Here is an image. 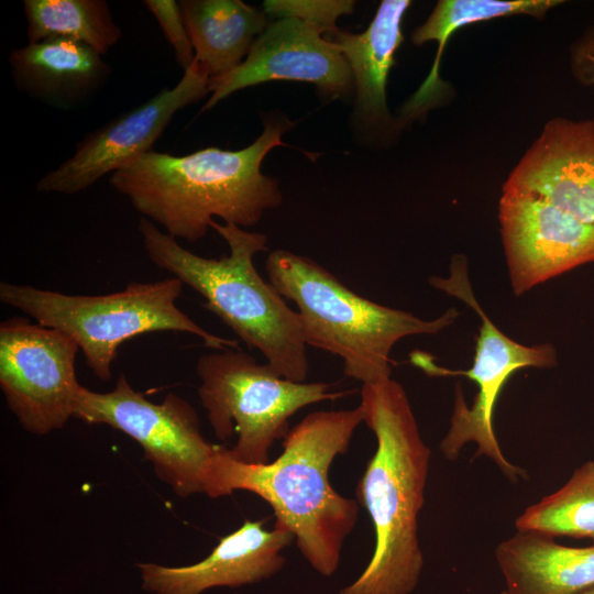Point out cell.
Listing matches in <instances>:
<instances>
[{"instance_id": "52a82bcc", "label": "cell", "mask_w": 594, "mask_h": 594, "mask_svg": "<svg viewBox=\"0 0 594 594\" xmlns=\"http://www.w3.org/2000/svg\"><path fill=\"white\" fill-rule=\"evenodd\" d=\"M198 396L215 436L229 441V454L246 464H265L277 439L288 433V420L309 405L334 400L350 392H332L329 383L294 382L270 364H260L240 349L216 350L196 363Z\"/></svg>"}, {"instance_id": "8fae6325", "label": "cell", "mask_w": 594, "mask_h": 594, "mask_svg": "<svg viewBox=\"0 0 594 594\" xmlns=\"http://www.w3.org/2000/svg\"><path fill=\"white\" fill-rule=\"evenodd\" d=\"M209 75L196 61L173 88H164L141 105L87 133L70 157L36 183L40 193L74 195L152 151L176 112L204 99Z\"/></svg>"}, {"instance_id": "484cf974", "label": "cell", "mask_w": 594, "mask_h": 594, "mask_svg": "<svg viewBox=\"0 0 594 594\" xmlns=\"http://www.w3.org/2000/svg\"><path fill=\"white\" fill-rule=\"evenodd\" d=\"M579 594H594V586H592V587H590V588H587V590H585V591H583V592H581Z\"/></svg>"}, {"instance_id": "d4e9b609", "label": "cell", "mask_w": 594, "mask_h": 594, "mask_svg": "<svg viewBox=\"0 0 594 594\" xmlns=\"http://www.w3.org/2000/svg\"><path fill=\"white\" fill-rule=\"evenodd\" d=\"M573 67L583 82L594 85V34H587L575 47Z\"/></svg>"}, {"instance_id": "4316f807", "label": "cell", "mask_w": 594, "mask_h": 594, "mask_svg": "<svg viewBox=\"0 0 594 594\" xmlns=\"http://www.w3.org/2000/svg\"><path fill=\"white\" fill-rule=\"evenodd\" d=\"M501 594H508V593H507L506 590H505V591H503Z\"/></svg>"}, {"instance_id": "4fadbf2b", "label": "cell", "mask_w": 594, "mask_h": 594, "mask_svg": "<svg viewBox=\"0 0 594 594\" xmlns=\"http://www.w3.org/2000/svg\"><path fill=\"white\" fill-rule=\"evenodd\" d=\"M498 220L516 296L594 262V224L580 221L541 198L503 191Z\"/></svg>"}, {"instance_id": "2e32d148", "label": "cell", "mask_w": 594, "mask_h": 594, "mask_svg": "<svg viewBox=\"0 0 594 594\" xmlns=\"http://www.w3.org/2000/svg\"><path fill=\"white\" fill-rule=\"evenodd\" d=\"M410 6L409 0H383L365 31L337 29L324 34L340 48L351 68L355 96L352 119L358 133L377 134L394 127L386 85L404 41L402 24Z\"/></svg>"}, {"instance_id": "d6986e66", "label": "cell", "mask_w": 594, "mask_h": 594, "mask_svg": "<svg viewBox=\"0 0 594 594\" xmlns=\"http://www.w3.org/2000/svg\"><path fill=\"white\" fill-rule=\"evenodd\" d=\"M195 59L210 78L234 70L268 25L266 13L241 0H182Z\"/></svg>"}, {"instance_id": "6da1fadb", "label": "cell", "mask_w": 594, "mask_h": 594, "mask_svg": "<svg viewBox=\"0 0 594 594\" xmlns=\"http://www.w3.org/2000/svg\"><path fill=\"white\" fill-rule=\"evenodd\" d=\"M364 422L361 405L353 409L318 410L289 429L282 454L265 464L233 459L217 446L205 494L211 498L234 491L251 492L273 508L275 524L288 529L308 563L332 575L346 537L356 525L359 503L339 494L329 482V469L349 450L354 431Z\"/></svg>"}, {"instance_id": "e0dca14e", "label": "cell", "mask_w": 594, "mask_h": 594, "mask_svg": "<svg viewBox=\"0 0 594 594\" xmlns=\"http://www.w3.org/2000/svg\"><path fill=\"white\" fill-rule=\"evenodd\" d=\"M15 87L47 106L70 110L88 101L107 82L111 66L91 47L47 38L16 47L9 55Z\"/></svg>"}, {"instance_id": "5bb4252c", "label": "cell", "mask_w": 594, "mask_h": 594, "mask_svg": "<svg viewBox=\"0 0 594 594\" xmlns=\"http://www.w3.org/2000/svg\"><path fill=\"white\" fill-rule=\"evenodd\" d=\"M503 191L536 196L594 224V119H551Z\"/></svg>"}, {"instance_id": "ffe728a7", "label": "cell", "mask_w": 594, "mask_h": 594, "mask_svg": "<svg viewBox=\"0 0 594 594\" xmlns=\"http://www.w3.org/2000/svg\"><path fill=\"white\" fill-rule=\"evenodd\" d=\"M556 0H440L427 20L411 34L415 45L429 41L438 43L433 66L419 89L403 105L402 119L405 122L424 119L443 95L447 85L440 79L439 66L443 48L452 33L471 23L499 16L526 14L542 16L548 10L560 4Z\"/></svg>"}, {"instance_id": "ac0fdd59", "label": "cell", "mask_w": 594, "mask_h": 594, "mask_svg": "<svg viewBox=\"0 0 594 594\" xmlns=\"http://www.w3.org/2000/svg\"><path fill=\"white\" fill-rule=\"evenodd\" d=\"M508 594H579L594 586V544L566 547L517 531L495 551Z\"/></svg>"}, {"instance_id": "30bf717a", "label": "cell", "mask_w": 594, "mask_h": 594, "mask_svg": "<svg viewBox=\"0 0 594 594\" xmlns=\"http://www.w3.org/2000/svg\"><path fill=\"white\" fill-rule=\"evenodd\" d=\"M78 344L66 333L12 317L0 323V387L19 424L34 435L62 429L82 387Z\"/></svg>"}, {"instance_id": "44dd1931", "label": "cell", "mask_w": 594, "mask_h": 594, "mask_svg": "<svg viewBox=\"0 0 594 594\" xmlns=\"http://www.w3.org/2000/svg\"><path fill=\"white\" fill-rule=\"evenodd\" d=\"M23 8L28 43L64 38L103 55L122 35L105 0H24Z\"/></svg>"}, {"instance_id": "3957f363", "label": "cell", "mask_w": 594, "mask_h": 594, "mask_svg": "<svg viewBox=\"0 0 594 594\" xmlns=\"http://www.w3.org/2000/svg\"><path fill=\"white\" fill-rule=\"evenodd\" d=\"M360 405L377 447L355 496L373 522L375 547L365 570L339 594H409L424 566L417 529L431 451L397 381L362 385Z\"/></svg>"}, {"instance_id": "8992f818", "label": "cell", "mask_w": 594, "mask_h": 594, "mask_svg": "<svg viewBox=\"0 0 594 594\" xmlns=\"http://www.w3.org/2000/svg\"><path fill=\"white\" fill-rule=\"evenodd\" d=\"M183 287L172 276L151 283L131 282L120 292L91 296L1 282L0 300L35 322L69 336L94 375L108 381L120 345L143 333L185 332L215 351L240 349L238 340L209 332L177 307Z\"/></svg>"}, {"instance_id": "7a4b0ae2", "label": "cell", "mask_w": 594, "mask_h": 594, "mask_svg": "<svg viewBox=\"0 0 594 594\" xmlns=\"http://www.w3.org/2000/svg\"><path fill=\"white\" fill-rule=\"evenodd\" d=\"M263 122L261 135L242 150L209 146L180 156L152 150L113 172L109 184L175 239H202L215 217L253 227L283 201L278 180L261 166L272 148L286 145L282 135L296 124L280 113Z\"/></svg>"}, {"instance_id": "603a6c76", "label": "cell", "mask_w": 594, "mask_h": 594, "mask_svg": "<svg viewBox=\"0 0 594 594\" xmlns=\"http://www.w3.org/2000/svg\"><path fill=\"white\" fill-rule=\"evenodd\" d=\"M263 11L277 19L293 18L311 23L324 34L336 31L337 21L342 15L351 14L354 0H266Z\"/></svg>"}, {"instance_id": "7c38bea8", "label": "cell", "mask_w": 594, "mask_h": 594, "mask_svg": "<svg viewBox=\"0 0 594 594\" xmlns=\"http://www.w3.org/2000/svg\"><path fill=\"white\" fill-rule=\"evenodd\" d=\"M273 80L314 84L329 100L354 96L353 75L340 48L318 26L286 18L268 23L234 70L209 79L201 112L241 89Z\"/></svg>"}, {"instance_id": "cb8c5ba5", "label": "cell", "mask_w": 594, "mask_h": 594, "mask_svg": "<svg viewBox=\"0 0 594 594\" xmlns=\"http://www.w3.org/2000/svg\"><path fill=\"white\" fill-rule=\"evenodd\" d=\"M144 7L156 19L175 59L185 72L195 59L194 48L183 19L179 2L175 0H144Z\"/></svg>"}, {"instance_id": "9c48e42d", "label": "cell", "mask_w": 594, "mask_h": 594, "mask_svg": "<svg viewBox=\"0 0 594 594\" xmlns=\"http://www.w3.org/2000/svg\"><path fill=\"white\" fill-rule=\"evenodd\" d=\"M74 417L88 425L110 426L135 440L157 477L177 496L205 493L218 444L204 438L195 408L175 393L152 403L121 374L110 392L82 386Z\"/></svg>"}, {"instance_id": "9a60e30c", "label": "cell", "mask_w": 594, "mask_h": 594, "mask_svg": "<svg viewBox=\"0 0 594 594\" xmlns=\"http://www.w3.org/2000/svg\"><path fill=\"white\" fill-rule=\"evenodd\" d=\"M295 540L279 524L271 530L264 520L246 519L235 531L222 537L204 560L186 566L168 568L139 563L143 587L156 594H200L215 586L238 587L271 578L282 570V551Z\"/></svg>"}, {"instance_id": "ba28073f", "label": "cell", "mask_w": 594, "mask_h": 594, "mask_svg": "<svg viewBox=\"0 0 594 594\" xmlns=\"http://www.w3.org/2000/svg\"><path fill=\"white\" fill-rule=\"evenodd\" d=\"M428 282L432 287L465 302L481 319L471 369L448 370L438 366L426 353L413 354L414 364L427 374L462 375L473 381L479 388L472 406H468L460 385H457L450 428L440 442V450L446 459L455 460L463 446L474 442L477 444L475 457L483 454L493 460L512 482L526 479L525 470L510 463L497 442L493 426L495 405L506 382L516 371L527 367L552 369L557 365V351L551 343L521 344L494 324L474 296L463 255L452 257L449 276H432Z\"/></svg>"}, {"instance_id": "277c9868", "label": "cell", "mask_w": 594, "mask_h": 594, "mask_svg": "<svg viewBox=\"0 0 594 594\" xmlns=\"http://www.w3.org/2000/svg\"><path fill=\"white\" fill-rule=\"evenodd\" d=\"M210 228L227 242L219 258L197 255L155 223L141 218L139 231L151 262L191 287L206 309L221 319L249 350L258 351L283 377L305 382L309 361L300 318L258 274L254 257L267 250V237L212 220Z\"/></svg>"}, {"instance_id": "7402d4cb", "label": "cell", "mask_w": 594, "mask_h": 594, "mask_svg": "<svg viewBox=\"0 0 594 594\" xmlns=\"http://www.w3.org/2000/svg\"><path fill=\"white\" fill-rule=\"evenodd\" d=\"M517 531L594 541V460L579 466L554 493L527 507Z\"/></svg>"}, {"instance_id": "5b68a950", "label": "cell", "mask_w": 594, "mask_h": 594, "mask_svg": "<svg viewBox=\"0 0 594 594\" xmlns=\"http://www.w3.org/2000/svg\"><path fill=\"white\" fill-rule=\"evenodd\" d=\"M268 282L294 301L308 346L343 361L345 376L364 384L392 377L391 352L403 338L437 334L459 317L455 308L426 320L366 299L314 260L287 250L266 258Z\"/></svg>"}]
</instances>
